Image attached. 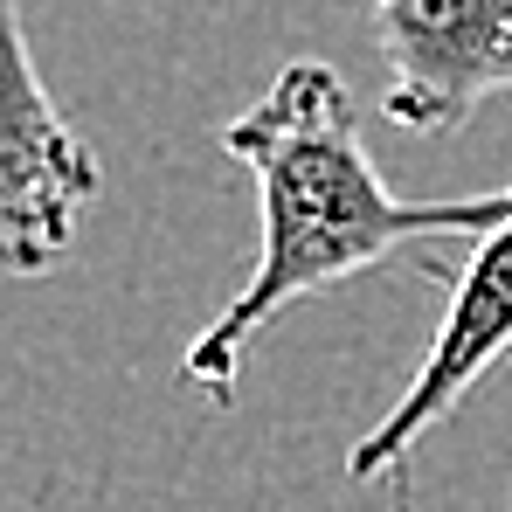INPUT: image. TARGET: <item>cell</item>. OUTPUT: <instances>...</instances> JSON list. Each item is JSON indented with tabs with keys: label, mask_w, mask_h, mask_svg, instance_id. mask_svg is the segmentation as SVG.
<instances>
[{
	"label": "cell",
	"mask_w": 512,
	"mask_h": 512,
	"mask_svg": "<svg viewBox=\"0 0 512 512\" xmlns=\"http://www.w3.org/2000/svg\"><path fill=\"white\" fill-rule=\"evenodd\" d=\"M222 153H236L256 180L263 250H256L250 284L187 346V381L208 402L236 395L243 353L298 298H319L388 256L423 263V243L485 236L512 215V187L506 194H464V201L395 194L360 139V111H353L346 77L312 56L284 63L250 111L222 125Z\"/></svg>",
	"instance_id": "1"
},
{
	"label": "cell",
	"mask_w": 512,
	"mask_h": 512,
	"mask_svg": "<svg viewBox=\"0 0 512 512\" xmlns=\"http://www.w3.org/2000/svg\"><path fill=\"white\" fill-rule=\"evenodd\" d=\"M0 49H7V84H0V263L14 277H35L77 243V222L97 201L104 173H97V153L77 139V125L49 104V90L35 77L21 0H0Z\"/></svg>",
	"instance_id": "2"
},
{
	"label": "cell",
	"mask_w": 512,
	"mask_h": 512,
	"mask_svg": "<svg viewBox=\"0 0 512 512\" xmlns=\"http://www.w3.org/2000/svg\"><path fill=\"white\" fill-rule=\"evenodd\" d=\"M388 125L450 139L492 97L512 104V0H374Z\"/></svg>",
	"instance_id": "3"
},
{
	"label": "cell",
	"mask_w": 512,
	"mask_h": 512,
	"mask_svg": "<svg viewBox=\"0 0 512 512\" xmlns=\"http://www.w3.org/2000/svg\"><path fill=\"white\" fill-rule=\"evenodd\" d=\"M512 360V215L499 229L478 236V250L464 256V270L450 277V305H443V326L429 340L423 367L409 374L402 402L367 429L346 457V478L367 485V478H388L402 471V457L423 443L436 423H450V409Z\"/></svg>",
	"instance_id": "4"
},
{
	"label": "cell",
	"mask_w": 512,
	"mask_h": 512,
	"mask_svg": "<svg viewBox=\"0 0 512 512\" xmlns=\"http://www.w3.org/2000/svg\"><path fill=\"white\" fill-rule=\"evenodd\" d=\"M506 512H512V499H506Z\"/></svg>",
	"instance_id": "5"
}]
</instances>
